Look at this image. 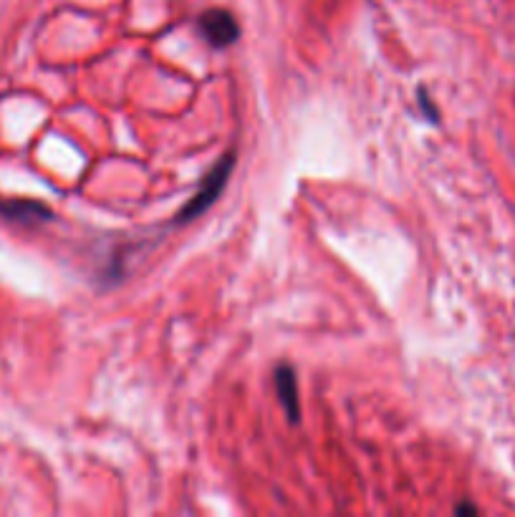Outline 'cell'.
<instances>
[{"mask_svg":"<svg viewBox=\"0 0 515 517\" xmlns=\"http://www.w3.org/2000/svg\"><path fill=\"white\" fill-rule=\"evenodd\" d=\"M0 212L6 217H11V220H18V222H43L51 217V212L46 210L43 205H38V202H3L0 205Z\"/></svg>","mask_w":515,"mask_h":517,"instance_id":"277c9868","label":"cell"},{"mask_svg":"<svg viewBox=\"0 0 515 517\" xmlns=\"http://www.w3.org/2000/svg\"><path fill=\"white\" fill-rule=\"evenodd\" d=\"M276 389L281 396V404L288 414V422L296 424L301 419V407H298V384L296 374L291 366H278L276 369Z\"/></svg>","mask_w":515,"mask_h":517,"instance_id":"3957f363","label":"cell"},{"mask_svg":"<svg viewBox=\"0 0 515 517\" xmlns=\"http://www.w3.org/2000/svg\"><path fill=\"white\" fill-rule=\"evenodd\" d=\"M233 162H235L233 154H228V157L220 159V162L215 164L213 172H210V175L202 180L200 190L195 192V197H192V200L187 202L185 207H182V212H180V217H177V220H180V222L195 220L197 215H202V212L208 210V207L213 205L215 200H218L220 192H223V187H225V182H228V177H230Z\"/></svg>","mask_w":515,"mask_h":517,"instance_id":"6da1fadb","label":"cell"},{"mask_svg":"<svg viewBox=\"0 0 515 517\" xmlns=\"http://www.w3.org/2000/svg\"><path fill=\"white\" fill-rule=\"evenodd\" d=\"M455 512H457V515H460V512H470V515H475V512H478V510H475L473 505H460Z\"/></svg>","mask_w":515,"mask_h":517,"instance_id":"5b68a950","label":"cell"},{"mask_svg":"<svg viewBox=\"0 0 515 517\" xmlns=\"http://www.w3.org/2000/svg\"><path fill=\"white\" fill-rule=\"evenodd\" d=\"M200 33H202V38L210 43V46L228 48L238 41L240 26L228 11H223V8H213V11L202 13Z\"/></svg>","mask_w":515,"mask_h":517,"instance_id":"7a4b0ae2","label":"cell"}]
</instances>
